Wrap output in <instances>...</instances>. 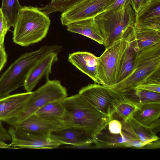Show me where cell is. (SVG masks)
<instances>
[{"label": "cell", "mask_w": 160, "mask_h": 160, "mask_svg": "<svg viewBox=\"0 0 160 160\" xmlns=\"http://www.w3.org/2000/svg\"><path fill=\"white\" fill-rule=\"evenodd\" d=\"M147 126L150 127L152 131L156 134L159 132L160 130V118L152 122Z\"/></svg>", "instance_id": "obj_35"}, {"label": "cell", "mask_w": 160, "mask_h": 160, "mask_svg": "<svg viewBox=\"0 0 160 160\" xmlns=\"http://www.w3.org/2000/svg\"><path fill=\"white\" fill-rule=\"evenodd\" d=\"M124 38L105 48L98 57L97 73L100 84L110 88L117 83L121 62L127 47Z\"/></svg>", "instance_id": "obj_6"}, {"label": "cell", "mask_w": 160, "mask_h": 160, "mask_svg": "<svg viewBox=\"0 0 160 160\" xmlns=\"http://www.w3.org/2000/svg\"><path fill=\"white\" fill-rule=\"evenodd\" d=\"M7 55L4 46L0 47V72L7 60Z\"/></svg>", "instance_id": "obj_34"}, {"label": "cell", "mask_w": 160, "mask_h": 160, "mask_svg": "<svg viewBox=\"0 0 160 160\" xmlns=\"http://www.w3.org/2000/svg\"><path fill=\"white\" fill-rule=\"evenodd\" d=\"M134 27L160 32V0L150 1L136 13Z\"/></svg>", "instance_id": "obj_16"}, {"label": "cell", "mask_w": 160, "mask_h": 160, "mask_svg": "<svg viewBox=\"0 0 160 160\" xmlns=\"http://www.w3.org/2000/svg\"><path fill=\"white\" fill-rule=\"evenodd\" d=\"M149 2V0H130L129 4L135 12L137 13Z\"/></svg>", "instance_id": "obj_31"}, {"label": "cell", "mask_w": 160, "mask_h": 160, "mask_svg": "<svg viewBox=\"0 0 160 160\" xmlns=\"http://www.w3.org/2000/svg\"><path fill=\"white\" fill-rule=\"evenodd\" d=\"M130 0H114L106 11L114 10L124 8L129 4Z\"/></svg>", "instance_id": "obj_32"}, {"label": "cell", "mask_w": 160, "mask_h": 160, "mask_svg": "<svg viewBox=\"0 0 160 160\" xmlns=\"http://www.w3.org/2000/svg\"><path fill=\"white\" fill-rule=\"evenodd\" d=\"M11 27L8 19L3 14L0 8V47L4 46L5 35Z\"/></svg>", "instance_id": "obj_29"}, {"label": "cell", "mask_w": 160, "mask_h": 160, "mask_svg": "<svg viewBox=\"0 0 160 160\" xmlns=\"http://www.w3.org/2000/svg\"><path fill=\"white\" fill-rule=\"evenodd\" d=\"M112 89L114 95L113 104L115 109L114 113L120 117L122 121H126L132 117L137 106L125 101L118 92Z\"/></svg>", "instance_id": "obj_25"}, {"label": "cell", "mask_w": 160, "mask_h": 160, "mask_svg": "<svg viewBox=\"0 0 160 160\" xmlns=\"http://www.w3.org/2000/svg\"><path fill=\"white\" fill-rule=\"evenodd\" d=\"M5 122L10 126L22 131L48 135L53 131L66 127L61 122L42 119L35 114L22 121L11 119Z\"/></svg>", "instance_id": "obj_11"}, {"label": "cell", "mask_w": 160, "mask_h": 160, "mask_svg": "<svg viewBox=\"0 0 160 160\" xmlns=\"http://www.w3.org/2000/svg\"><path fill=\"white\" fill-rule=\"evenodd\" d=\"M118 92L125 101L136 106L148 103H160V93L135 88Z\"/></svg>", "instance_id": "obj_20"}, {"label": "cell", "mask_w": 160, "mask_h": 160, "mask_svg": "<svg viewBox=\"0 0 160 160\" xmlns=\"http://www.w3.org/2000/svg\"><path fill=\"white\" fill-rule=\"evenodd\" d=\"M67 96V89L60 81L48 79L43 85L32 92L22 112L17 118L12 119L18 121H23L47 104L62 100Z\"/></svg>", "instance_id": "obj_7"}, {"label": "cell", "mask_w": 160, "mask_h": 160, "mask_svg": "<svg viewBox=\"0 0 160 160\" xmlns=\"http://www.w3.org/2000/svg\"><path fill=\"white\" fill-rule=\"evenodd\" d=\"M84 0H55L39 9L47 15L56 12H63Z\"/></svg>", "instance_id": "obj_27"}, {"label": "cell", "mask_w": 160, "mask_h": 160, "mask_svg": "<svg viewBox=\"0 0 160 160\" xmlns=\"http://www.w3.org/2000/svg\"><path fill=\"white\" fill-rule=\"evenodd\" d=\"M64 112L61 122L66 127L82 128L98 136L111 119L97 110L78 93L61 100Z\"/></svg>", "instance_id": "obj_1"}, {"label": "cell", "mask_w": 160, "mask_h": 160, "mask_svg": "<svg viewBox=\"0 0 160 160\" xmlns=\"http://www.w3.org/2000/svg\"><path fill=\"white\" fill-rule=\"evenodd\" d=\"M49 136L61 145H75L95 141L94 135L83 129L66 127L51 132Z\"/></svg>", "instance_id": "obj_15"}, {"label": "cell", "mask_w": 160, "mask_h": 160, "mask_svg": "<svg viewBox=\"0 0 160 160\" xmlns=\"http://www.w3.org/2000/svg\"><path fill=\"white\" fill-rule=\"evenodd\" d=\"M149 0V2H150V1H154V0Z\"/></svg>", "instance_id": "obj_38"}, {"label": "cell", "mask_w": 160, "mask_h": 160, "mask_svg": "<svg viewBox=\"0 0 160 160\" xmlns=\"http://www.w3.org/2000/svg\"><path fill=\"white\" fill-rule=\"evenodd\" d=\"M114 0H84L62 13V24H68L80 20L94 18L106 11Z\"/></svg>", "instance_id": "obj_9"}, {"label": "cell", "mask_w": 160, "mask_h": 160, "mask_svg": "<svg viewBox=\"0 0 160 160\" xmlns=\"http://www.w3.org/2000/svg\"><path fill=\"white\" fill-rule=\"evenodd\" d=\"M78 94L94 108L112 119L115 109L112 88L98 84H90L82 87Z\"/></svg>", "instance_id": "obj_8"}, {"label": "cell", "mask_w": 160, "mask_h": 160, "mask_svg": "<svg viewBox=\"0 0 160 160\" xmlns=\"http://www.w3.org/2000/svg\"><path fill=\"white\" fill-rule=\"evenodd\" d=\"M132 138L122 131L120 134L101 133L95 142L96 148L126 147V144Z\"/></svg>", "instance_id": "obj_23"}, {"label": "cell", "mask_w": 160, "mask_h": 160, "mask_svg": "<svg viewBox=\"0 0 160 160\" xmlns=\"http://www.w3.org/2000/svg\"><path fill=\"white\" fill-rule=\"evenodd\" d=\"M22 7L18 0H2L1 9L11 27H14L18 12Z\"/></svg>", "instance_id": "obj_26"}, {"label": "cell", "mask_w": 160, "mask_h": 160, "mask_svg": "<svg viewBox=\"0 0 160 160\" xmlns=\"http://www.w3.org/2000/svg\"><path fill=\"white\" fill-rule=\"evenodd\" d=\"M137 106L132 117L139 123L148 126L160 118V103H148Z\"/></svg>", "instance_id": "obj_21"}, {"label": "cell", "mask_w": 160, "mask_h": 160, "mask_svg": "<svg viewBox=\"0 0 160 160\" xmlns=\"http://www.w3.org/2000/svg\"><path fill=\"white\" fill-rule=\"evenodd\" d=\"M11 140V137L8 130L3 127L2 121H0V142H5Z\"/></svg>", "instance_id": "obj_33"}, {"label": "cell", "mask_w": 160, "mask_h": 160, "mask_svg": "<svg viewBox=\"0 0 160 160\" xmlns=\"http://www.w3.org/2000/svg\"><path fill=\"white\" fill-rule=\"evenodd\" d=\"M58 52H50L39 60L31 68L24 81L23 86L26 92H31L41 78L46 76L48 79L51 73L53 64L58 59Z\"/></svg>", "instance_id": "obj_12"}, {"label": "cell", "mask_w": 160, "mask_h": 160, "mask_svg": "<svg viewBox=\"0 0 160 160\" xmlns=\"http://www.w3.org/2000/svg\"><path fill=\"white\" fill-rule=\"evenodd\" d=\"M121 122L122 132L130 138L140 140L146 145L152 141L160 139L150 127L139 123L132 117L126 121H122Z\"/></svg>", "instance_id": "obj_18"}, {"label": "cell", "mask_w": 160, "mask_h": 160, "mask_svg": "<svg viewBox=\"0 0 160 160\" xmlns=\"http://www.w3.org/2000/svg\"><path fill=\"white\" fill-rule=\"evenodd\" d=\"M62 47L58 45L43 46L19 57L0 78V98L23 85L30 70L39 60L50 52L59 53Z\"/></svg>", "instance_id": "obj_3"}, {"label": "cell", "mask_w": 160, "mask_h": 160, "mask_svg": "<svg viewBox=\"0 0 160 160\" xmlns=\"http://www.w3.org/2000/svg\"><path fill=\"white\" fill-rule=\"evenodd\" d=\"M108 125V130L111 133L117 134L121 133L122 124L120 121L112 119L109 122Z\"/></svg>", "instance_id": "obj_30"}, {"label": "cell", "mask_w": 160, "mask_h": 160, "mask_svg": "<svg viewBox=\"0 0 160 160\" xmlns=\"http://www.w3.org/2000/svg\"><path fill=\"white\" fill-rule=\"evenodd\" d=\"M133 27L128 28L123 37L127 41V47L121 62L117 83L124 80L133 71L138 56L141 51L135 38Z\"/></svg>", "instance_id": "obj_13"}, {"label": "cell", "mask_w": 160, "mask_h": 160, "mask_svg": "<svg viewBox=\"0 0 160 160\" xmlns=\"http://www.w3.org/2000/svg\"><path fill=\"white\" fill-rule=\"evenodd\" d=\"M68 61L96 83L100 84L97 73L98 57L90 52L78 51L70 54Z\"/></svg>", "instance_id": "obj_17"}, {"label": "cell", "mask_w": 160, "mask_h": 160, "mask_svg": "<svg viewBox=\"0 0 160 160\" xmlns=\"http://www.w3.org/2000/svg\"><path fill=\"white\" fill-rule=\"evenodd\" d=\"M133 32L140 50L146 49L160 43V32L156 30L133 27Z\"/></svg>", "instance_id": "obj_22"}, {"label": "cell", "mask_w": 160, "mask_h": 160, "mask_svg": "<svg viewBox=\"0 0 160 160\" xmlns=\"http://www.w3.org/2000/svg\"><path fill=\"white\" fill-rule=\"evenodd\" d=\"M50 23L48 15L39 8L22 6L13 27V42L27 47L42 41L47 35Z\"/></svg>", "instance_id": "obj_2"}, {"label": "cell", "mask_w": 160, "mask_h": 160, "mask_svg": "<svg viewBox=\"0 0 160 160\" xmlns=\"http://www.w3.org/2000/svg\"><path fill=\"white\" fill-rule=\"evenodd\" d=\"M31 92L8 95L0 98V121L6 122L18 117L24 109Z\"/></svg>", "instance_id": "obj_14"}, {"label": "cell", "mask_w": 160, "mask_h": 160, "mask_svg": "<svg viewBox=\"0 0 160 160\" xmlns=\"http://www.w3.org/2000/svg\"><path fill=\"white\" fill-rule=\"evenodd\" d=\"M66 26L69 32L82 35L100 44H103V38L95 18L77 21Z\"/></svg>", "instance_id": "obj_19"}, {"label": "cell", "mask_w": 160, "mask_h": 160, "mask_svg": "<svg viewBox=\"0 0 160 160\" xmlns=\"http://www.w3.org/2000/svg\"><path fill=\"white\" fill-rule=\"evenodd\" d=\"M134 88L149 91L160 93V81L148 79Z\"/></svg>", "instance_id": "obj_28"}, {"label": "cell", "mask_w": 160, "mask_h": 160, "mask_svg": "<svg viewBox=\"0 0 160 160\" xmlns=\"http://www.w3.org/2000/svg\"><path fill=\"white\" fill-rule=\"evenodd\" d=\"M160 145V141L159 139H158L148 143L145 145L142 148L147 149L159 148Z\"/></svg>", "instance_id": "obj_36"}, {"label": "cell", "mask_w": 160, "mask_h": 160, "mask_svg": "<svg viewBox=\"0 0 160 160\" xmlns=\"http://www.w3.org/2000/svg\"><path fill=\"white\" fill-rule=\"evenodd\" d=\"M8 131L12 138L9 145L14 148L52 149L61 145L49 135L28 132L12 126Z\"/></svg>", "instance_id": "obj_10"}, {"label": "cell", "mask_w": 160, "mask_h": 160, "mask_svg": "<svg viewBox=\"0 0 160 160\" xmlns=\"http://www.w3.org/2000/svg\"><path fill=\"white\" fill-rule=\"evenodd\" d=\"M62 100L54 101L47 104L34 114L42 119L61 122L64 112Z\"/></svg>", "instance_id": "obj_24"}, {"label": "cell", "mask_w": 160, "mask_h": 160, "mask_svg": "<svg viewBox=\"0 0 160 160\" xmlns=\"http://www.w3.org/2000/svg\"><path fill=\"white\" fill-rule=\"evenodd\" d=\"M160 70V43L141 50L134 69L128 77L109 88L121 92L133 88L149 78Z\"/></svg>", "instance_id": "obj_5"}, {"label": "cell", "mask_w": 160, "mask_h": 160, "mask_svg": "<svg viewBox=\"0 0 160 160\" xmlns=\"http://www.w3.org/2000/svg\"><path fill=\"white\" fill-rule=\"evenodd\" d=\"M136 13L131 5L118 9L105 11L95 17L107 48L123 38L130 27L134 26Z\"/></svg>", "instance_id": "obj_4"}, {"label": "cell", "mask_w": 160, "mask_h": 160, "mask_svg": "<svg viewBox=\"0 0 160 160\" xmlns=\"http://www.w3.org/2000/svg\"><path fill=\"white\" fill-rule=\"evenodd\" d=\"M54 0H52V1H54Z\"/></svg>", "instance_id": "obj_39"}, {"label": "cell", "mask_w": 160, "mask_h": 160, "mask_svg": "<svg viewBox=\"0 0 160 160\" xmlns=\"http://www.w3.org/2000/svg\"><path fill=\"white\" fill-rule=\"evenodd\" d=\"M13 148L9 144H8L5 142H0V148Z\"/></svg>", "instance_id": "obj_37"}]
</instances>
